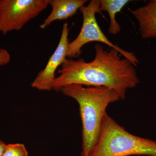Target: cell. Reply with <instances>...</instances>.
<instances>
[{"instance_id": "cell-12", "label": "cell", "mask_w": 156, "mask_h": 156, "mask_svg": "<svg viewBox=\"0 0 156 156\" xmlns=\"http://www.w3.org/2000/svg\"><path fill=\"white\" fill-rule=\"evenodd\" d=\"M7 144L0 140V156H2Z\"/></svg>"}, {"instance_id": "cell-7", "label": "cell", "mask_w": 156, "mask_h": 156, "mask_svg": "<svg viewBox=\"0 0 156 156\" xmlns=\"http://www.w3.org/2000/svg\"><path fill=\"white\" fill-rule=\"evenodd\" d=\"M130 11L137 20L141 37L156 38V0H150L145 5Z\"/></svg>"}, {"instance_id": "cell-6", "label": "cell", "mask_w": 156, "mask_h": 156, "mask_svg": "<svg viewBox=\"0 0 156 156\" xmlns=\"http://www.w3.org/2000/svg\"><path fill=\"white\" fill-rule=\"evenodd\" d=\"M69 29L68 23H66L62 26L61 37L56 50L50 56L45 68L38 73L31 83V86L40 91H50L55 80V73L57 69L67 58L68 46V36Z\"/></svg>"}, {"instance_id": "cell-2", "label": "cell", "mask_w": 156, "mask_h": 156, "mask_svg": "<svg viewBox=\"0 0 156 156\" xmlns=\"http://www.w3.org/2000/svg\"><path fill=\"white\" fill-rule=\"evenodd\" d=\"M60 92L78 102L82 123L81 156H89L100 134L101 122L110 104L119 100L118 92L105 87L68 85Z\"/></svg>"}, {"instance_id": "cell-10", "label": "cell", "mask_w": 156, "mask_h": 156, "mask_svg": "<svg viewBox=\"0 0 156 156\" xmlns=\"http://www.w3.org/2000/svg\"><path fill=\"white\" fill-rule=\"evenodd\" d=\"M28 153L25 145L17 143L7 144L2 156H28Z\"/></svg>"}, {"instance_id": "cell-5", "label": "cell", "mask_w": 156, "mask_h": 156, "mask_svg": "<svg viewBox=\"0 0 156 156\" xmlns=\"http://www.w3.org/2000/svg\"><path fill=\"white\" fill-rule=\"evenodd\" d=\"M48 5L49 0H0V33L20 30Z\"/></svg>"}, {"instance_id": "cell-11", "label": "cell", "mask_w": 156, "mask_h": 156, "mask_svg": "<svg viewBox=\"0 0 156 156\" xmlns=\"http://www.w3.org/2000/svg\"><path fill=\"white\" fill-rule=\"evenodd\" d=\"M11 56L8 50L0 48V66L5 65L9 63Z\"/></svg>"}, {"instance_id": "cell-3", "label": "cell", "mask_w": 156, "mask_h": 156, "mask_svg": "<svg viewBox=\"0 0 156 156\" xmlns=\"http://www.w3.org/2000/svg\"><path fill=\"white\" fill-rule=\"evenodd\" d=\"M156 156V141L128 132L107 113L89 156Z\"/></svg>"}, {"instance_id": "cell-8", "label": "cell", "mask_w": 156, "mask_h": 156, "mask_svg": "<svg viewBox=\"0 0 156 156\" xmlns=\"http://www.w3.org/2000/svg\"><path fill=\"white\" fill-rule=\"evenodd\" d=\"M88 2L87 0H49L52 11L40 25V28L44 29L56 20H65L73 17Z\"/></svg>"}, {"instance_id": "cell-1", "label": "cell", "mask_w": 156, "mask_h": 156, "mask_svg": "<svg viewBox=\"0 0 156 156\" xmlns=\"http://www.w3.org/2000/svg\"><path fill=\"white\" fill-rule=\"evenodd\" d=\"M94 48L95 58L90 62L82 58H66L57 71L59 75L55 78L52 89L58 92L72 84L105 87L114 89L120 99L125 100L127 90L139 83L136 66L113 48L107 51L100 44Z\"/></svg>"}, {"instance_id": "cell-4", "label": "cell", "mask_w": 156, "mask_h": 156, "mask_svg": "<svg viewBox=\"0 0 156 156\" xmlns=\"http://www.w3.org/2000/svg\"><path fill=\"white\" fill-rule=\"evenodd\" d=\"M100 0H92L87 6H82L80 10L83 15V22L80 33L75 39L69 43L68 58H77L82 53L84 45L92 42H98L108 45L119 52L120 54L133 63L135 66L139 63L134 53L128 52L115 44L105 35L96 20L95 14L99 13L103 16L100 10Z\"/></svg>"}, {"instance_id": "cell-9", "label": "cell", "mask_w": 156, "mask_h": 156, "mask_svg": "<svg viewBox=\"0 0 156 156\" xmlns=\"http://www.w3.org/2000/svg\"><path fill=\"white\" fill-rule=\"evenodd\" d=\"M101 11H106L109 16L110 23L108 32L110 34L115 35L121 31L120 24L116 20V15L122 10L128 3L129 0H100Z\"/></svg>"}]
</instances>
